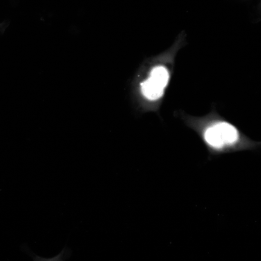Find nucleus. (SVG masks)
I'll list each match as a JSON object with an SVG mask.
<instances>
[{
    "mask_svg": "<svg viewBox=\"0 0 261 261\" xmlns=\"http://www.w3.org/2000/svg\"><path fill=\"white\" fill-rule=\"evenodd\" d=\"M24 251H25L33 259V261H62L68 258V249L65 247L57 255L50 258H43L38 255H36L31 252L27 247L28 250L23 248Z\"/></svg>",
    "mask_w": 261,
    "mask_h": 261,
    "instance_id": "obj_3",
    "label": "nucleus"
},
{
    "mask_svg": "<svg viewBox=\"0 0 261 261\" xmlns=\"http://www.w3.org/2000/svg\"><path fill=\"white\" fill-rule=\"evenodd\" d=\"M169 80V73L163 66L154 68L149 76L141 84L143 96L148 100L155 101L163 95Z\"/></svg>",
    "mask_w": 261,
    "mask_h": 261,
    "instance_id": "obj_2",
    "label": "nucleus"
},
{
    "mask_svg": "<svg viewBox=\"0 0 261 261\" xmlns=\"http://www.w3.org/2000/svg\"><path fill=\"white\" fill-rule=\"evenodd\" d=\"M203 136L208 146L216 151H221L234 146L240 138L237 129L232 124L223 121L207 126Z\"/></svg>",
    "mask_w": 261,
    "mask_h": 261,
    "instance_id": "obj_1",
    "label": "nucleus"
}]
</instances>
